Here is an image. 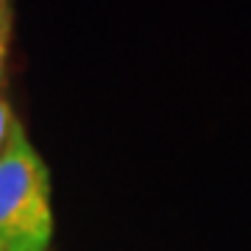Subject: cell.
I'll use <instances>...</instances> for the list:
<instances>
[{"label": "cell", "mask_w": 251, "mask_h": 251, "mask_svg": "<svg viewBox=\"0 0 251 251\" xmlns=\"http://www.w3.org/2000/svg\"><path fill=\"white\" fill-rule=\"evenodd\" d=\"M50 240V173L17 123L0 153V251H48Z\"/></svg>", "instance_id": "6da1fadb"}, {"label": "cell", "mask_w": 251, "mask_h": 251, "mask_svg": "<svg viewBox=\"0 0 251 251\" xmlns=\"http://www.w3.org/2000/svg\"><path fill=\"white\" fill-rule=\"evenodd\" d=\"M11 34H14V6H11V0H0V84L6 78Z\"/></svg>", "instance_id": "7a4b0ae2"}, {"label": "cell", "mask_w": 251, "mask_h": 251, "mask_svg": "<svg viewBox=\"0 0 251 251\" xmlns=\"http://www.w3.org/2000/svg\"><path fill=\"white\" fill-rule=\"evenodd\" d=\"M14 126H17V117L11 112V103L6 100V95H0V153H3L6 143H9Z\"/></svg>", "instance_id": "3957f363"}]
</instances>
